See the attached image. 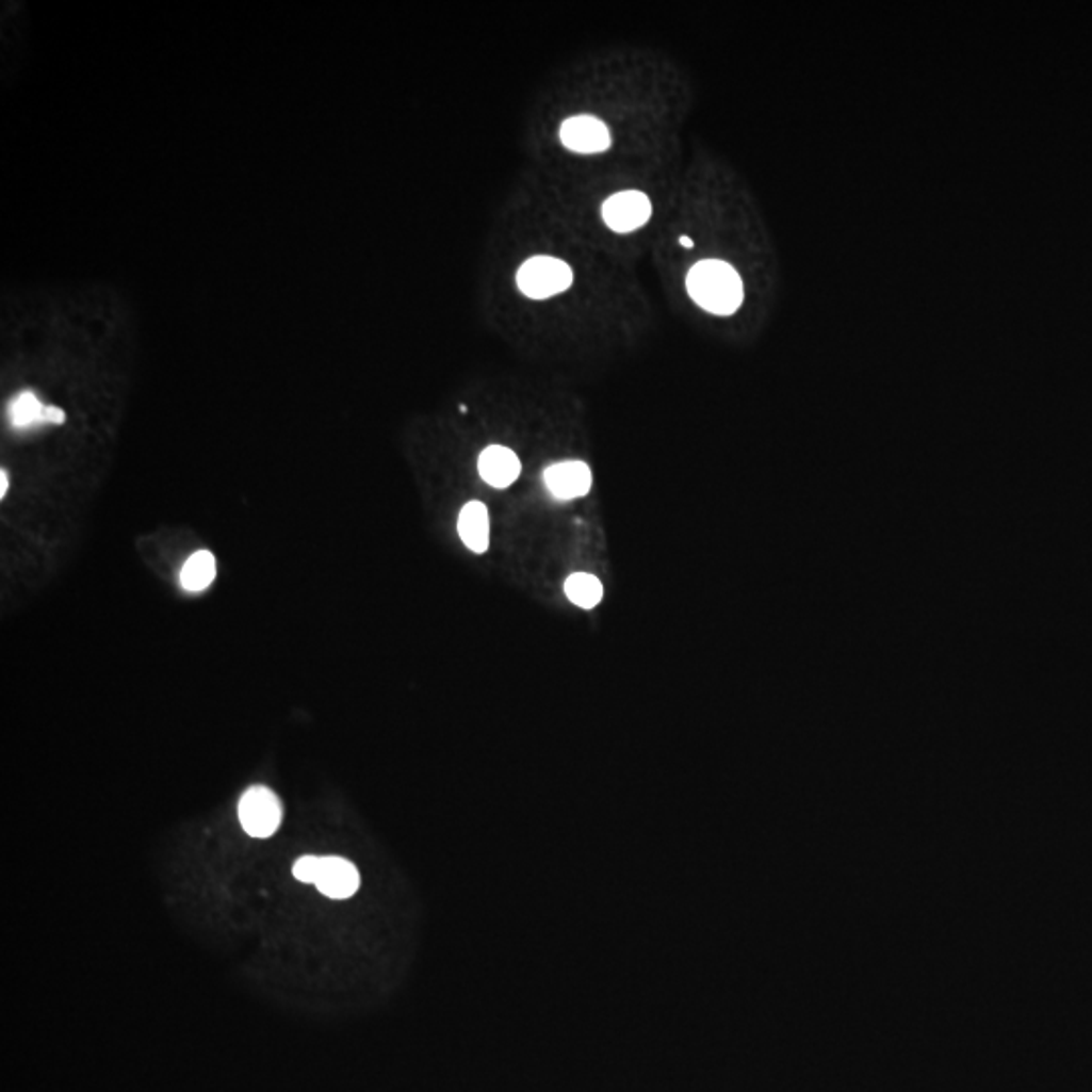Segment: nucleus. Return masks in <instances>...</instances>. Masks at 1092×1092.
<instances>
[{"instance_id":"obj_7","label":"nucleus","mask_w":1092,"mask_h":1092,"mask_svg":"<svg viewBox=\"0 0 1092 1092\" xmlns=\"http://www.w3.org/2000/svg\"><path fill=\"white\" fill-rule=\"evenodd\" d=\"M522 463L510 447L488 445L478 458L479 478L492 488H510L520 476Z\"/></svg>"},{"instance_id":"obj_12","label":"nucleus","mask_w":1092,"mask_h":1092,"mask_svg":"<svg viewBox=\"0 0 1092 1092\" xmlns=\"http://www.w3.org/2000/svg\"><path fill=\"white\" fill-rule=\"evenodd\" d=\"M9 415L15 427H33L37 423L47 422V407H43L35 395L22 393L11 402Z\"/></svg>"},{"instance_id":"obj_2","label":"nucleus","mask_w":1092,"mask_h":1092,"mask_svg":"<svg viewBox=\"0 0 1092 1092\" xmlns=\"http://www.w3.org/2000/svg\"><path fill=\"white\" fill-rule=\"evenodd\" d=\"M517 284L526 298L549 300L573 286V269L556 257L537 255L520 266Z\"/></svg>"},{"instance_id":"obj_1","label":"nucleus","mask_w":1092,"mask_h":1092,"mask_svg":"<svg viewBox=\"0 0 1092 1092\" xmlns=\"http://www.w3.org/2000/svg\"><path fill=\"white\" fill-rule=\"evenodd\" d=\"M686 289L698 306L716 316H728L743 304L741 275L721 259H705L691 268Z\"/></svg>"},{"instance_id":"obj_11","label":"nucleus","mask_w":1092,"mask_h":1092,"mask_svg":"<svg viewBox=\"0 0 1092 1092\" xmlns=\"http://www.w3.org/2000/svg\"><path fill=\"white\" fill-rule=\"evenodd\" d=\"M603 585L597 576L589 573H573L565 581V595L567 599L581 607V610H594L603 599Z\"/></svg>"},{"instance_id":"obj_8","label":"nucleus","mask_w":1092,"mask_h":1092,"mask_svg":"<svg viewBox=\"0 0 1092 1092\" xmlns=\"http://www.w3.org/2000/svg\"><path fill=\"white\" fill-rule=\"evenodd\" d=\"M361 876L354 864L348 862L338 856H327L322 858L320 876L316 881V888L327 895L330 899H348L359 890Z\"/></svg>"},{"instance_id":"obj_13","label":"nucleus","mask_w":1092,"mask_h":1092,"mask_svg":"<svg viewBox=\"0 0 1092 1092\" xmlns=\"http://www.w3.org/2000/svg\"><path fill=\"white\" fill-rule=\"evenodd\" d=\"M320 868H322V858L304 856V858H300L298 862L294 864V876L298 881L316 884L318 876H320Z\"/></svg>"},{"instance_id":"obj_9","label":"nucleus","mask_w":1092,"mask_h":1092,"mask_svg":"<svg viewBox=\"0 0 1092 1092\" xmlns=\"http://www.w3.org/2000/svg\"><path fill=\"white\" fill-rule=\"evenodd\" d=\"M458 533L472 553H486L490 547V515L484 502L472 500L461 508Z\"/></svg>"},{"instance_id":"obj_5","label":"nucleus","mask_w":1092,"mask_h":1092,"mask_svg":"<svg viewBox=\"0 0 1092 1092\" xmlns=\"http://www.w3.org/2000/svg\"><path fill=\"white\" fill-rule=\"evenodd\" d=\"M560 142L576 154H599L612 148V134L605 122L594 115H575L563 122Z\"/></svg>"},{"instance_id":"obj_10","label":"nucleus","mask_w":1092,"mask_h":1092,"mask_svg":"<svg viewBox=\"0 0 1092 1092\" xmlns=\"http://www.w3.org/2000/svg\"><path fill=\"white\" fill-rule=\"evenodd\" d=\"M217 576V560L209 551H199L185 563L180 571V585L191 594L205 591Z\"/></svg>"},{"instance_id":"obj_15","label":"nucleus","mask_w":1092,"mask_h":1092,"mask_svg":"<svg viewBox=\"0 0 1092 1092\" xmlns=\"http://www.w3.org/2000/svg\"><path fill=\"white\" fill-rule=\"evenodd\" d=\"M680 246H684V248H694V241H692L691 237L682 235V237H680Z\"/></svg>"},{"instance_id":"obj_4","label":"nucleus","mask_w":1092,"mask_h":1092,"mask_svg":"<svg viewBox=\"0 0 1092 1092\" xmlns=\"http://www.w3.org/2000/svg\"><path fill=\"white\" fill-rule=\"evenodd\" d=\"M603 221L615 233H632L642 230L652 217V201L646 192H615L603 203Z\"/></svg>"},{"instance_id":"obj_6","label":"nucleus","mask_w":1092,"mask_h":1092,"mask_svg":"<svg viewBox=\"0 0 1092 1092\" xmlns=\"http://www.w3.org/2000/svg\"><path fill=\"white\" fill-rule=\"evenodd\" d=\"M544 486L556 500L569 502L589 494L594 486L591 468L585 461L567 460L553 463L542 474Z\"/></svg>"},{"instance_id":"obj_14","label":"nucleus","mask_w":1092,"mask_h":1092,"mask_svg":"<svg viewBox=\"0 0 1092 1092\" xmlns=\"http://www.w3.org/2000/svg\"><path fill=\"white\" fill-rule=\"evenodd\" d=\"M6 488H9V476H6V472H2L0 474V498L6 496Z\"/></svg>"},{"instance_id":"obj_3","label":"nucleus","mask_w":1092,"mask_h":1092,"mask_svg":"<svg viewBox=\"0 0 1092 1092\" xmlns=\"http://www.w3.org/2000/svg\"><path fill=\"white\" fill-rule=\"evenodd\" d=\"M239 820L251 838H269L282 824V802L268 787H250L239 802Z\"/></svg>"}]
</instances>
